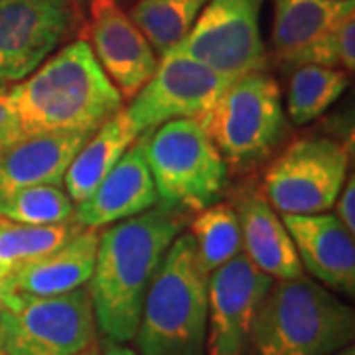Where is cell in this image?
<instances>
[{
	"label": "cell",
	"instance_id": "f1b7e54d",
	"mask_svg": "<svg viewBox=\"0 0 355 355\" xmlns=\"http://www.w3.org/2000/svg\"><path fill=\"white\" fill-rule=\"evenodd\" d=\"M103 355H142V354L135 352V349H130V347H125V345H121V343L107 340L105 347H103Z\"/></svg>",
	"mask_w": 355,
	"mask_h": 355
},
{
	"label": "cell",
	"instance_id": "7c38bea8",
	"mask_svg": "<svg viewBox=\"0 0 355 355\" xmlns=\"http://www.w3.org/2000/svg\"><path fill=\"white\" fill-rule=\"evenodd\" d=\"M275 279L239 253L207 280L205 355H247L259 306Z\"/></svg>",
	"mask_w": 355,
	"mask_h": 355
},
{
	"label": "cell",
	"instance_id": "6da1fadb",
	"mask_svg": "<svg viewBox=\"0 0 355 355\" xmlns=\"http://www.w3.org/2000/svg\"><path fill=\"white\" fill-rule=\"evenodd\" d=\"M184 225L182 211L156 203L144 214L107 225L99 235L87 291L97 328L107 340H135L146 292Z\"/></svg>",
	"mask_w": 355,
	"mask_h": 355
},
{
	"label": "cell",
	"instance_id": "836d02e7",
	"mask_svg": "<svg viewBox=\"0 0 355 355\" xmlns=\"http://www.w3.org/2000/svg\"><path fill=\"white\" fill-rule=\"evenodd\" d=\"M0 355H6V352H4V331H2V322H0Z\"/></svg>",
	"mask_w": 355,
	"mask_h": 355
},
{
	"label": "cell",
	"instance_id": "d6986e66",
	"mask_svg": "<svg viewBox=\"0 0 355 355\" xmlns=\"http://www.w3.org/2000/svg\"><path fill=\"white\" fill-rule=\"evenodd\" d=\"M352 12L355 0H275L270 34L275 58L291 67L306 48Z\"/></svg>",
	"mask_w": 355,
	"mask_h": 355
},
{
	"label": "cell",
	"instance_id": "1f68e13d",
	"mask_svg": "<svg viewBox=\"0 0 355 355\" xmlns=\"http://www.w3.org/2000/svg\"><path fill=\"white\" fill-rule=\"evenodd\" d=\"M331 355H355L354 343H349L347 347H343V349H340V352H336V354H331Z\"/></svg>",
	"mask_w": 355,
	"mask_h": 355
},
{
	"label": "cell",
	"instance_id": "f546056e",
	"mask_svg": "<svg viewBox=\"0 0 355 355\" xmlns=\"http://www.w3.org/2000/svg\"><path fill=\"white\" fill-rule=\"evenodd\" d=\"M14 291L10 288V282H2L0 284V312L8 306L10 302V298H12Z\"/></svg>",
	"mask_w": 355,
	"mask_h": 355
},
{
	"label": "cell",
	"instance_id": "44dd1931",
	"mask_svg": "<svg viewBox=\"0 0 355 355\" xmlns=\"http://www.w3.org/2000/svg\"><path fill=\"white\" fill-rule=\"evenodd\" d=\"M347 89V73L322 65L292 67L286 87V113L296 127L314 123Z\"/></svg>",
	"mask_w": 355,
	"mask_h": 355
},
{
	"label": "cell",
	"instance_id": "8992f818",
	"mask_svg": "<svg viewBox=\"0 0 355 355\" xmlns=\"http://www.w3.org/2000/svg\"><path fill=\"white\" fill-rule=\"evenodd\" d=\"M140 137L158 203L202 211L225 193L229 168L198 119H176Z\"/></svg>",
	"mask_w": 355,
	"mask_h": 355
},
{
	"label": "cell",
	"instance_id": "4dcf8cb0",
	"mask_svg": "<svg viewBox=\"0 0 355 355\" xmlns=\"http://www.w3.org/2000/svg\"><path fill=\"white\" fill-rule=\"evenodd\" d=\"M73 355H103V354L97 343H91L87 349H83V352H79V354H73Z\"/></svg>",
	"mask_w": 355,
	"mask_h": 355
},
{
	"label": "cell",
	"instance_id": "8fae6325",
	"mask_svg": "<svg viewBox=\"0 0 355 355\" xmlns=\"http://www.w3.org/2000/svg\"><path fill=\"white\" fill-rule=\"evenodd\" d=\"M79 26L73 0H0V85L30 76Z\"/></svg>",
	"mask_w": 355,
	"mask_h": 355
},
{
	"label": "cell",
	"instance_id": "d6a6232c",
	"mask_svg": "<svg viewBox=\"0 0 355 355\" xmlns=\"http://www.w3.org/2000/svg\"><path fill=\"white\" fill-rule=\"evenodd\" d=\"M8 279H10V272H8L6 268L0 266V284H2V282H8Z\"/></svg>",
	"mask_w": 355,
	"mask_h": 355
},
{
	"label": "cell",
	"instance_id": "4316f807",
	"mask_svg": "<svg viewBox=\"0 0 355 355\" xmlns=\"http://www.w3.org/2000/svg\"><path fill=\"white\" fill-rule=\"evenodd\" d=\"M22 137L16 114H14L10 93L6 85H0V150Z\"/></svg>",
	"mask_w": 355,
	"mask_h": 355
},
{
	"label": "cell",
	"instance_id": "9c48e42d",
	"mask_svg": "<svg viewBox=\"0 0 355 355\" xmlns=\"http://www.w3.org/2000/svg\"><path fill=\"white\" fill-rule=\"evenodd\" d=\"M263 0H209L190 34L172 51L184 53L229 79L266 71L261 36Z\"/></svg>",
	"mask_w": 355,
	"mask_h": 355
},
{
	"label": "cell",
	"instance_id": "52a82bcc",
	"mask_svg": "<svg viewBox=\"0 0 355 355\" xmlns=\"http://www.w3.org/2000/svg\"><path fill=\"white\" fill-rule=\"evenodd\" d=\"M6 355H73L95 343V312L85 286L55 296L14 292L0 312Z\"/></svg>",
	"mask_w": 355,
	"mask_h": 355
},
{
	"label": "cell",
	"instance_id": "e575fe53",
	"mask_svg": "<svg viewBox=\"0 0 355 355\" xmlns=\"http://www.w3.org/2000/svg\"><path fill=\"white\" fill-rule=\"evenodd\" d=\"M73 2H76L77 6H81V4H87L89 0H73Z\"/></svg>",
	"mask_w": 355,
	"mask_h": 355
},
{
	"label": "cell",
	"instance_id": "2e32d148",
	"mask_svg": "<svg viewBox=\"0 0 355 355\" xmlns=\"http://www.w3.org/2000/svg\"><path fill=\"white\" fill-rule=\"evenodd\" d=\"M91 135H30L0 150V196L32 186H60Z\"/></svg>",
	"mask_w": 355,
	"mask_h": 355
},
{
	"label": "cell",
	"instance_id": "ffe728a7",
	"mask_svg": "<svg viewBox=\"0 0 355 355\" xmlns=\"http://www.w3.org/2000/svg\"><path fill=\"white\" fill-rule=\"evenodd\" d=\"M137 137L139 135L130 125L125 109L97 128L79 148L65 172V191L71 202H85L121 160V156L127 153Z\"/></svg>",
	"mask_w": 355,
	"mask_h": 355
},
{
	"label": "cell",
	"instance_id": "5b68a950",
	"mask_svg": "<svg viewBox=\"0 0 355 355\" xmlns=\"http://www.w3.org/2000/svg\"><path fill=\"white\" fill-rule=\"evenodd\" d=\"M198 121L227 168L235 172L268 160L286 132L280 87L268 71L233 79Z\"/></svg>",
	"mask_w": 355,
	"mask_h": 355
},
{
	"label": "cell",
	"instance_id": "ba28073f",
	"mask_svg": "<svg viewBox=\"0 0 355 355\" xmlns=\"http://www.w3.org/2000/svg\"><path fill=\"white\" fill-rule=\"evenodd\" d=\"M349 154L336 140L306 137L291 142L268 164L261 193L282 216L326 214L347 178Z\"/></svg>",
	"mask_w": 355,
	"mask_h": 355
},
{
	"label": "cell",
	"instance_id": "7a4b0ae2",
	"mask_svg": "<svg viewBox=\"0 0 355 355\" xmlns=\"http://www.w3.org/2000/svg\"><path fill=\"white\" fill-rule=\"evenodd\" d=\"M8 93L22 137L93 135L125 101L85 38L64 46Z\"/></svg>",
	"mask_w": 355,
	"mask_h": 355
},
{
	"label": "cell",
	"instance_id": "9a60e30c",
	"mask_svg": "<svg viewBox=\"0 0 355 355\" xmlns=\"http://www.w3.org/2000/svg\"><path fill=\"white\" fill-rule=\"evenodd\" d=\"M156 203L158 193L144 158L142 137H137L97 190L85 202L77 203L73 221L87 229L107 227L144 214Z\"/></svg>",
	"mask_w": 355,
	"mask_h": 355
},
{
	"label": "cell",
	"instance_id": "e0dca14e",
	"mask_svg": "<svg viewBox=\"0 0 355 355\" xmlns=\"http://www.w3.org/2000/svg\"><path fill=\"white\" fill-rule=\"evenodd\" d=\"M237 217L241 225L243 254L270 279L286 280L302 275V263L282 217L257 188L239 196Z\"/></svg>",
	"mask_w": 355,
	"mask_h": 355
},
{
	"label": "cell",
	"instance_id": "4fadbf2b",
	"mask_svg": "<svg viewBox=\"0 0 355 355\" xmlns=\"http://www.w3.org/2000/svg\"><path fill=\"white\" fill-rule=\"evenodd\" d=\"M91 50L123 99H132L154 76L160 58L119 0H89Z\"/></svg>",
	"mask_w": 355,
	"mask_h": 355
},
{
	"label": "cell",
	"instance_id": "d4e9b609",
	"mask_svg": "<svg viewBox=\"0 0 355 355\" xmlns=\"http://www.w3.org/2000/svg\"><path fill=\"white\" fill-rule=\"evenodd\" d=\"M76 203L60 186H32L0 196V217L24 225L73 221Z\"/></svg>",
	"mask_w": 355,
	"mask_h": 355
},
{
	"label": "cell",
	"instance_id": "30bf717a",
	"mask_svg": "<svg viewBox=\"0 0 355 355\" xmlns=\"http://www.w3.org/2000/svg\"><path fill=\"white\" fill-rule=\"evenodd\" d=\"M231 81L184 53L168 51L125 113L139 137L176 119H202Z\"/></svg>",
	"mask_w": 355,
	"mask_h": 355
},
{
	"label": "cell",
	"instance_id": "83f0119b",
	"mask_svg": "<svg viewBox=\"0 0 355 355\" xmlns=\"http://www.w3.org/2000/svg\"><path fill=\"white\" fill-rule=\"evenodd\" d=\"M338 219L352 235H355V178H345L343 188L338 196Z\"/></svg>",
	"mask_w": 355,
	"mask_h": 355
},
{
	"label": "cell",
	"instance_id": "603a6c76",
	"mask_svg": "<svg viewBox=\"0 0 355 355\" xmlns=\"http://www.w3.org/2000/svg\"><path fill=\"white\" fill-rule=\"evenodd\" d=\"M191 239L202 268L211 275L233 257L243 253L241 225L231 203L217 202L191 219Z\"/></svg>",
	"mask_w": 355,
	"mask_h": 355
},
{
	"label": "cell",
	"instance_id": "277c9868",
	"mask_svg": "<svg viewBox=\"0 0 355 355\" xmlns=\"http://www.w3.org/2000/svg\"><path fill=\"white\" fill-rule=\"evenodd\" d=\"M207 280L191 235H178L142 304L135 334L140 354L205 355Z\"/></svg>",
	"mask_w": 355,
	"mask_h": 355
},
{
	"label": "cell",
	"instance_id": "7402d4cb",
	"mask_svg": "<svg viewBox=\"0 0 355 355\" xmlns=\"http://www.w3.org/2000/svg\"><path fill=\"white\" fill-rule=\"evenodd\" d=\"M209 0H139L130 8V20L153 46L158 58L176 48Z\"/></svg>",
	"mask_w": 355,
	"mask_h": 355
},
{
	"label": "cell",
	"instance_id": "5bb4252c",
	"mask_svg": "<svg viewBox=\"0 0 355 355\" xmlns=\"http://www.w3.org/2000/svg\"><path fill=\"white\" fill-rule=\"evenodd\" d=\"M298 259L318 284L328 291L355 294L354 235L331 214L282 216Z\"/></svg>",
	"mask_w": 355,
	"mask_h": 355
},
{
	"label": "cell",
	"instance_id": "cb8c5ba5",
	"mask_svg": "<svg viewBox=\"0 0 355 355\" xmlns=\"http://www.w3.org/2000/svg\"><path fill=\"white\" fill-rule=\"evenodd\" d=\"M81 229L76 221L58 225H24L0 217V266L12 277L16 268L58 249Z\"/></svg>",
	"mask_w": 355,
	"mask_h": 355
},
{
	"label": "cell",
	"instance_id": "ac0fdd59",
	"mask_svg": "<svg viewBox=\"0 0 355 355\" xmlns=\"http://www.w3.org/2000/svg\"><path fill=\"white\" fill-rule=\"evenodd\" d=\"M97 247V229L83 227L58 249L16 268L8 279L10 288L30 296H55L81 288L93 275Z\"/></svg>",
	"mask_w": 355,
	"mask_h": 355
},
{
	"label": "cell",
	"instance_id": "3957f363",
	"mask_svg": "<svg viewBox=\"0 0 355 355\" xmlns=\"http://www.w3.org/2000/svg\"><path fill=\"white\" fill-rule=\"evenodd\" d=\"M354 336V310L300 275L272 282L254 314L247 355H331Z\"/></svg>",
	"mask_w": 355,
	"mask_h": 355
},
{
	"label": "cell",
	"instance_id": "484cf974",
	"mask_svg": "<svg viewBox=\"0 0 355 355\" xmlns=\"http://www.w3.org/2000/svg\"><path fill=\"white\" fill-rule=\"evenodd\" d=\"M322 65L354 73L355 69V12L343 16L326 36L306 48L291 67Z\"/></svg>",
	"mask_w": 355,
	"mask_h": 355
}]
</instances>
